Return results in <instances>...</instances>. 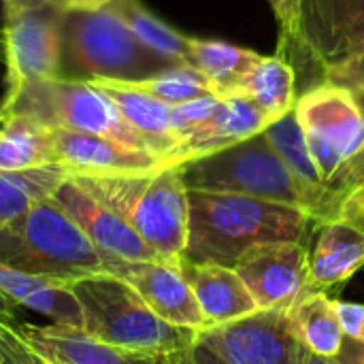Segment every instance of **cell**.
Wrapping results in <instances>:
<instances>
[{
    "label": "cell",
    "mask_w": 364,
    "mask_h": 364,
    "mask_svg": "<svg viewBox=\"0 0 364 364\" xmlns=\"http://www.w3.org/2000/svg\"><path fill=\"white\" fill-rule=\"evenodd\" d=\"M190 222L183 260L232 267L252 247L267 243H307L311 215L292 205L239 196L188 192Z\"/></svg>",
    "instance_id": "cell-1"
},
{
    "label": "cell",
    "mask_w": 364,
    "mask_h": 364,
    "mask_svg": "<svg viewBox=\"0 0 364 364\" xmlns=\"http://www.w3.org/2000/svg\"><path fill=\"white\" fill-rule=\"evenodd\" d=\"M105 260L53 198L36 203L0 228V262L53 286L70 288L102 275Z\"/></svg>",
    "instance_id": "cell-2"
},
{
    "label": "cell",
    "mask_w": 364,
    "mask_h": 364,
    "mask_svg": "<svg viewBox=\"0 0 364 364\" xmlns=\"http://www.w3.org/2000/svg\"><path fill=\"white\" fill-rule=\"evenodd\" d=\"M177 64L149 49L111 4L64 15L60 68L64 79L139 83Z\"/></svg>",
    "instance_id": "cell-3"
},
{
    "label": "cell",
    "mask_w": 364,
    "mask_h": 364,
    "mask_svg": "<svg viewBox=\"0 0 364 364\" xmlns=\"http://www.w3.org/2000/svg\"><path fill=\"white\" fill-rule=\"evenodd\" d=\"M156 252L179 260L188 243L190 203L179 164L128 177H75Z\"/></svg>",
    "instance_id": "cell-4"
},
{
    "label": "cell",
    "mask_w": 364,
    "mask_h": 364,
    "mask_svg": "<svg viewBox=\"0 0 364 364\" xmlns=\"http://www.w3.org/2000/svg\"><path fill=\"white\" fill-rule=\"evenodd\" d=\"M296 115L320 177L343 205L346 196L364 181V113L348 90L318 83L296 98Z\"/></svg>",
    "instance_id": "cell-5"
},
{
    "label": "cell",
    "mask_w": 364,
    "mask_h": 364,
    "mask_svg": "<svg viewBox=\"0 0 364 364\" xmlns=\"http://www.w3.org/2000/svg\"><path fill=\"white\" fill-rule=\"evenodd\" d=\"M70 290L81 309V331L102 343L149 354H179L196 343L198 333L158 318L134 288L115 275H94Z\"/></svg>",
    "instance_id": "cell-6"
},
{
    "label": "cell",
    "mask_w": 364,
    "mask_h": 364,
    "mask_svg": "<svg viewBox=\"0 0 364 364\" xmlns=\"http://www.w3.org/2000/svg\"><path fill=\"white\" fill-rule=\"evenodd\" d=\"M6 117H28L51 130L62 128L98 134L151 151L147 141L124 119L111 96L92 81L58 77L28 83L19 92L2 98L0 122Z\"/></svg>",
    "instance_id": "cell-7"
},
{
    "label": "cell",
    "mask_w": 364,
    "mask_h": 364,
    "mask_svg": "<svg viewBox=\"0 0 364 364\" xmlns=\"http://www.w3.org/2000/svg\"><path fill=\"white\" fill-rule=\"evenodd\" d=\"M188 192L239 194L305 209L303 194L267 134L179 164Z\"/></svg>",
    "instance_id": "cell-8"
},
{
    "label": "cell",
    "mask_w": 364,
    "mask_h": 364,
    "mask_svg": "<svg viewBox=\"0 0 364 364\" xmlns=\"http://www.w3.org/2000/svg\"><path fill=\"white\" fill-rule=\"evenodd\" d=\"M64 15L53 0H2L4 96L28 83L60 77Z\"/></svg>",
    "instance_id": "cell-9"
},
{
    "label": "cell",
    "mask_w": 364,
    "mask_h": 364,
    "mask_svg": "<svg viewBox=\"0 0 364 364\" xmlns=\"http://www.w3.org/2000/svg\"><path fill=\"white\" fill-rule=\"evenodd\" d=\"M228 364H303L307 350L296 339L288 311H262L205 328L196 335Z\"/></svg>",
    "instance_id": "cell-10"
},
{
    "label": "cell",
    "mask_w": 364,
    "mask_h": 364,
    "mask_svg": "<svg viewBox=\"0 0 364 364\" xmlns=\"http://www.w3.org/2000/svg\"><path fill=\"white\" fill-rule=\"evenodd\" d=\"M235 271L262 311H288L301 299L316 292L309 273V247L305 243L252 247L239 258Z\"/></svg>",
    "instance_id": "cell-11"
},
{
    "label": "cell",
    "mask_w": 364,
    "mask_h": 364,
    "mask_svg": "<svg viewBox=\"0 0 364 364\" xmlns=\"http://www.w3.org/2000/svg\"><path fill=\"white\" fill-rule=\"evenodd\" d=\"M105 273L115 275L134 288L147 307L164 322L194 333L207 328L205 316L181 271V258H151L136 262L107 258Z\"/></svg>",
    "instance_id": "cell-12"
},
{
    "label": "cell",
    "mask_w": 364,
    "mask_h": 364,
    "mask_svg": "<svg viewBox=\"0 0 364 364\" xmlns=\"http://www.w3.org/2000/svg\"><path fill=\"white\" fill-rule=\"evenodd\" d=\"M305 70L322 83V68L364 51V0H305L301 15Z\"/></svg>",
    "instance_id": "cell-13"
},
{
    "label": "cell",
    "mask_w": 364,
    "mask_h": 364,
    "mask_svg": "<svg viewBox=\"0 0 364 364\" xmlns=\"http://www.w3.org/2000/svg\"><path fill=\"white\" fill-rule=\"evenodd\" d=\"M51 198L81 228L92 245L105 254V258L128 262L158 258L156 252L126 224L124 218H119L109 205L83 188L75 177H68Z\"/></svg>",
    "instance_id": "cell-14"
},
{
    "label": "cell",
    "mask_w": 364,
    "mask_h": 364,
    "mask_svg": "<svg viewBox=\"0 0 364 364\" xmlns=\"http://www.w3.org/2000/svg\"><path fill=\"white\" fill-rule=\"evenodd\" d=\"M53 154L55 164L64 166L73 177H128L168 166L151 151L107 136L62 128L53 130Z\"/></svg>",
    "instance_id": "cell-15"
},
{
    "label": "cell",
    "mask_w": 364,
    "mask_h": 364,
    "mask_svg": "<svg viewBox=\"0 0 364 364\" xmlns=\"http://www.w3.org/2000/svg\"><path fill=\"white\" fill-rule=\"evenodd\" d=\"M17 333L38 352L62 364H186L188 352L149 354L102 343L81 328L60 324H30L13 316Z\"/></svg>",
    "instance_id": "cell-16"
},
{
    "label": "cell",
    "mask_w": 364,
    "mask_h": 364,
    "mask_svg": "<svg viewBox=\"0 0 364 364\" xmlns=\"http://www.w3.org/2000/svg\"><path fill=\"white\" fill-rule=\"evenodd\" d=\"M264 134H267L269 143L273 145V149L277 151V156L288 166L290 175L294 177V181L303 194V200H305V211L311 215L316 226L337 218L339 205L335 203V198L331 196V192L326 190V186L320 177V171L309 151L305 132L301 128L296 109H292L284 117L271 122L264 128Z\"/></svg>",
    "instance_id": "cell-17"
},
{
    "label": "cell",
    "mask_w": 364,
    "mask_h": 364,
    "mask_svg": "<svg viewBox=\"0 0 364 364\" xmlns=\"http://www.w3.org/2000/svg\"><path fill=\"white\" fill-rule=\"evenodd\" d=\"M269 124V115L252 98L243 94L220 98L215 113L177 147L173 156V166L252 139L264 132Z\"/></svg>",
    "instance_id": "cell-18"
},
{
    "label": "cell",
    "mask_w": 364,
    "mask_h": 364,
    "mask_svg": "<svg viewBox=\"0 0 364 364\" xmlns=\"http://www.w3.org/2000/svg\"><path fill=\"white\" fill-rule=\"evenodd\" d=\"M314 235L309 273L316 292H328L364 269V232L350 220L337 215L318 224Z\"/></svg>",
    "instance_id": "cell-19"
},
{
    "label": "cell",
    "mask_w": 364,
    "mask_h": 364,
    "mask_svg": "<svg viewBox=\"0 0 364 364\" xmlns=\"http://www.w3.org/2000/svg\"><path fill=\"white\" fill-rule=\"evenodd\" d=\"M181 271L205 316L207 328L237 322L258 311L254 296L232 267L194 264L181 258Z\"/></svg>",
    "instance_id": "cell-20"
},
{
    "label": "cell",
    "mask_w": 364,
    "mask_h": 364,
    "mask_svg": "<svg viewBox=\"0 0 364 364\" xmlns=\"http://www.w3.org/2000/svg\"><path fill=\"white\" fill-rule=\"evenodd\" d=\"M92 83H96L111 96V100L122 111L124 119L147 141L149 149L156 156H160L168 166H173V154L179 145L171 122L173 107L145 94L143 90L130 83H122V81H92Z\"/></svg>",
    "instance_id": "cell-21"
},
{
    "label": "cell",
    "mask_w": 364,
    "mask_h": 364,
    "mask_svg": "<svg viewBox=\"0 0 364 364\" xmlns=\"http://www.w3.org/2000/svg\"><path fill=\"white\" fill-rule=\"evenodd\" d=\"M0 301L11 311L15 307H26L38 316L49 318L51 324L70 328L83 326L81 309L70 288L47 284L4 262H0Z\"/></svg>",
    "instance_id": "cell-22"
},
{
    "label": "cell",
    "mask_w": 364,
    "mask_h": 364,
    "mask_svg": "<svg viewBox=\"0 0 364 364\" xmlns=\"http://www.w3.org/2000/svg\"><path fill=\"white\" fill-rule=\"evenodd\" d=\"M262 55L226 41H203L190 38L188 64L198 68L211 83L215 96L226 98L239 94V87L247 73L256 66Z\"/></svg>",
    "instance_id": "cell-23"
},
{
    "label": "cell",
    "mask_w": 364,
    "mask_h": 364,
    "mask_svg": "<svg viewBox=\"0 0 364 364\" xmlns=\"http://www.w3.org/2000/svg\"><path fill=\"white\" fill-rule=\"evenodd\" d=\"M288 318L303 348L322 358H335L346 333L341 328L335 299L326 292H311L288 309Z\"/></svg>",
    "instance_id": "cell-24"
},
{
    "label": "cell",
    "mask_w": 364,
    "mask_h": 364,
    "mask_svg": "<svg viewBox=\"0 0 364 364\" xmlns=\"http://www.w3.org/2000/svg\"><path fill=\"white\" fill-rule=\"evenodd\" d=\"M73 177L64 166L49 164L28 171L0 173V228L30 211L36 203L51 198L53 192Z\"/></svg>",
    "instance_id": "cell-25"
},
{
    "label": "cell",
    "mask_w": 364,
    "mask_h": 364,
    "mask_svg": "<svg viewBox=\"0 0 364 364\" xmlns=\"http://www.w3.org/2000/svg\"><path fill=\"white\" fill-rule=\"evenodd\" d=\"M55 164L53 130L28 117L0 122V173Z\"/></svg>",
    "instance_id": "cell-26"
},
{
    "label": "cell",
    "mask_w": 364,
    "mask_h": 364,
    "mask_svg": "<svg viewBox=\"0 0 364 364\" xmlns=\"http://www.w3.org/2000/svg\"><path fill=\"white\" fill-rule=\"evenodd\" d=\"M239 94L252 98L275 122L296 105V73L284 58L262 55L243 79Z\"/></svg>",
    "instance_id": "cell-27"
},
{
    "label": "cell",
    "mask_w": 364,
    "mask_h": 364,
    "mask_svg": "<svg viewBox=\"0 0 364 364\" xmlns=\"http://www.w3.org/2000/svg\"><path fill=\"white\" fill-rule=\"evenodd\" d=\"M132 28V32L156 53L188 64L190 58V36H183L160 17H156L141 0H111L109 2Z\"/></svg>",
    "instance_id": "cell-28"
},
{
    "label": "cell",
    "mask_w": 364,
    "mask_h": 364,
    "mask_svg": "<svg viewBox=\"0 0 364 364\" xmlns=\"http://www.w3.org/2000/svg\"><path fill=\"white\" fill-rule=\"evenodd\" d=\"M130 85L143 90L145 94H149V96H154V98H158L171 107L215 94L209 79L198 68H194L190 64H177V66L151 77V79L130 83Z\"/></svg>",
    "instance_id": "cell-29"
},
{
    "label": "cell",
    "mask_w": 364,
    "mask_h": 364,
    "mask_svg": "<svg viewBox=\"0 0 364 364\" xmlns=\"http://www.w3.org/2000/svg\"><path fill=\"white\" fill-rule=\"evenodd\" d=\"M305 0H269L277 28V55L284 58L296 73V68H305V53L301 43V15H303Z\"/></svg>",
    "instance_id": "cell-30"
},
{
    "label": "cell",
    "mask_w": 364,
    "mask_h": 364,
    "mask_svg": "<svg viewBox=\"0 0 364 364\" xmlns=\"http://www.w3.org/2000/svg\"><path fill=\"white\" fill-rule=\"evenodd\" d=\"M218 105H220V96L209 94V96H203V98H196V100H190V102H183V105L173 107L171 122H173V132H175L179 145L215 113Z\"/></svg>",
    "instance_id": "cell-31"
},
{
    "label": "cell",
    "mask_w": 364,
    "mask_h": 364,
    "mask_svg": "<svg viewBox=\"0 0 364 364\" xmlns=\"http://www.w3.org/2000/svg\"><path fill=\"white\" fill-rule=\"evenodd\" d=\"M13 311H0V352L11 354L21 364H62L34 350L15 328Z\"/></svg>",
    "instance_id": "cell-32"
},
{
    "label": "cell",
    "mask_w": 364,
    "mask_h": 364,
    "mask_svg": "<svg viewBox=\"0 0 364 364\" xmlns=\"http://www.w3.org/2000/svg\"><path fill=\"white\" fill-rule=\"evenodd\" d=\"M322 83L348 90L354 96L364 94V51L324 66L322 68Z\"/></svg>",
    "instance_id": "cell-33"
},
{
    "label": "cell",
    "mask_w": 364,
    "mask_h": 364,
    "mask_svg": "<svg viewBox=\"0 0 364 364\" xmlns=\"http://www.w3.org/2000/svg\"><path fill=\"white\" fill-rule=\"evenodd\" d=\"M335 309L341 322V328L346 337L363 341L364 343V305L363 303H348V301H335Z\"/></svg>",
    "instance_id": "cell-34"
},
{
    "label": "cell",
    "mask_w": 364,
    "mask_h": 364,
    "mask_svg": "<svg viewBox=\"0 0 364 364\" xmlns=\"http://www.w3.org/2000/svg\"><path fill=\"white\" fill-rule=\"evenodd\" d=\"M333 360H335V364H364V343L346 337L339 354Z\"/></svg>",
    "instance_id": "cell-35"
},
{
    "label": "cell",
    "mask_w": 364,
    "mask_h": 364,
    "mask_svg": "<svg viewBox=\"0 0 364 364\" xmlns=\"http://www.w3.org/2000/svg\"><path fill=\"white\" fill-rule=\"evenodd\" d=\"M186 364H228V363H224L215 352H211V350H209V348H205L200 341H196V343L190 348L188 356H186Z\"/></svg>",
    "instance_id": "cell-36"
},
{
    "label": "cell",
    "mask_w": 364,
    "mask_h": 364,
    "mask_svg": "<svg viewBox=\"0 0 364 364\" xmlns=\"http://www.w3.org/2000/svg\"><path fill=\"white\" fill-rule=\"evenodd\" d=\"M58 2L64 11H96L107 6L111 0H53Z\"/></svg>",
    "instance_id": "cell-37"
},
{
    "label": "cell",
    "mask_w": 364,
    "mask_h": 364,
    "mask_svg": "<svg viewBox=\"0 0 364 364\" xmlns=\"http://www.w3.org/2000/svg\"><path fill=\"white\" fill-rule=\"evenodd\" d=\"M303 364H335V360H333V358H322V356H316V354L307 352Z\"/></svg>",
    "instance_id": "cell-38"
},
{
    "label": "cell",
    "mask_w": 364,
    "mask_h": 364,
    "mask_svg": "<svg viewBox=\"0 0 364 364\" xmlns=\"http://www.w3.org/2000/svg\"><path fill=\"white\" fill-rule=\"evenodd\" d=\"M356 100H358V105H360V109H363V113H364V94H358V96H356Z\"/></svg>",
    "instance_id": "cell-39"
},
{
    "label": "cell",
    "mask_w": 364,
    "mask_h": 364,
    "mask_svg": "<svg viewBox=\"0 0 364 364\" xmlns=\"http://www.w3.org/2000/svg\"><path fill=\"white\" fill-rule=\"evenodd\" d=\"M0 311H11V309H9V307H6V305H4V303L0 301Z\"/></svg>",
    "instance_id": "cell-40"
},
{
    "label": "cell",
    "mask_w": 364,
    "mask_h": 364,
    "mask_svg": "<svg viewBox=\"0 0 364 364\" xmlns=\"http://www.w3.org/2000/svg\"><path fill=\"white\" fill-rule=\"evenodd\" d=\"M0 364H4V360H2V358H0Z\"/></svg>",
    "instance_id": "cell-41"
}]
</instances>
